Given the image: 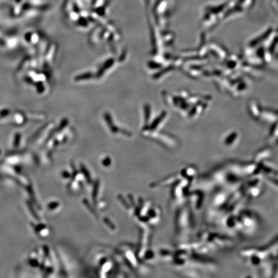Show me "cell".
Here are the masks:
<instances>
[]
</instances>
